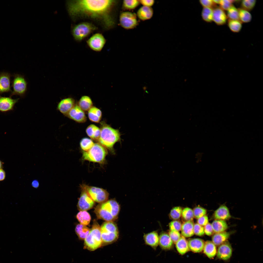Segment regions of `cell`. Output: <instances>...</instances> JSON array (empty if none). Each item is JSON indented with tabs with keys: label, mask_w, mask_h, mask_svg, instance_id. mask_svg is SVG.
<instances>
[{
	"label": "cell",
	"mask_w": 263,
	"mask_h": 263,
	"mask_svg": "<svg viewBox=\"0 0 263 263\" xmlns=\"http://www.w3.org/2000/svg\"><path fill=\"white\" fill-rule=\"evenodd\" d=\"M235 0H220V7L223 10H227L233 5Z\"/></svg>",
	"instance_id": "obj_44"
},
{
	"label": "cell",
	"mask_w": 263,
	"mask_h": 263,
	"mask_svg": "<svg viewBox=\"0 0 263 263\" xmlns=\"http://www.w3.org/2000/svg\"><path fill=\"white\" fill-rule=\"evenodd\" d=\"M143 238L146 245L156 250L159 245V236L157 232L153 231L145 234L143 236Z\"/></svg>",
	"instance_id": "obj_17"
},
{
	"label": "cell",
	"mask_w": 263,
	"mask_h": 263,
	"mask_svg": "<svg viewBox=\"0 0 263 263\" xmlns=\"http://www.w3.org/2000/svg\"><path fill=\"white\" fill-rule=\"evenodd\" d=\"M189 250L195 253H199L203 250L205 242L202 239L195 238L189 239L188 241Z\"/></svg>",
	"instance_id": "obj_18"
},
{
	"label": "cell",
	"mask_w": 263,
	"mask_h": 263,
	"mask_svg": "<svg viewBox=\"0 0 263 263\" xmlns=\"http://www.w3.org/2000/svg\"><path fill=\"white\" fill-rule=\"evenodd\" d=\"M203 251L205 254L210 259L215 256L217 252L216 246L212 241H210L205 242Z\"/></svg>",
	"instance_id": "obj_26"
},
{
	"label": "cell",
	"mask_w": 263,
	"mask_h": 263,
	"mask_svg": "<svg viewBox=\"0 0 263 263\" xmlns=\"http://www.w3.org/2000/svg\"><path fill=\"white\" fill-rule=\"evenodd\" d=\"M106 41L105 39L102 34L97 33L91 37L86 41V43L92 50L100 51L103 48Z\"/></svg>",
	"instance_id": "obj_10"
},
{
	"label": "cell",
	"mask_w": 263,
	"mask_h": 263,
	"mask_svg": "<svg viewBox=\"0 0 263 263\" xmlns=\"http://www.w3.org/2000/svg\"><path fill=\"white\" fill-rule=\"evenodd\" d=\"M181 216L186 221H193L194 218L193 210L188 207L185 208L182 210Z\"/></svg>",
	"instance_id": "obj_40"
},
{
	"label": "cell",
	"mask_w": 263,
	"mask_h": 263,
	"mask_svg": "<svg viewBox=\"0 0 263 263\" xmlns=\"http://www.w3.org/2000/svg\"><path fill=\"white\" fill-rule=\"evenodd\" d=\"M75 105L74 100L68 98L61 100L58 103L57 108L61 113L66 115Z\"/></svg>",
	"instance_id": "obj_16"
},
{
	"label": "cell",
	"mask_w": 263,
	"mask_h": 263,
	"mask_svg": "<svg viewBox=\"0 0 263 263\" xmlns=\"http://www.w3.org/2000/svg\"><path fill=\"white\" fill-rule=\"evenodd\" d=\"M70 118L79 123H83L86 120L84 111L77 105H75L66 115Z\"/></svg>",
	"instance_id": "obj_14"
},
{
	"label": "cell",
	"mask_w": 263,
	"mask_h": 263,
	"mask_svg": "<svg viewBox=\"0 0 263 263\" xmlns=\"http://www.w3.org/2000/svg\"><path fill=\"white\" fill-rule=\"evenodd\" d=\"M81 188L85 190L94 201L100 203L107 201L109 194L105 189L101 188L83 184Z\"/></svg>",
	"instance_id": "obj_8"
},
{
	"label": "cell",
	"mask_w": 263,
	"mask_h": 263,
	"mask_svg": "<svg viewBox=\"0 0 263 263\" xmlns=\"http://www.w3.org/2000/svg\"><path fill=\"white\" fill-rule=\"evenodd\" d=\"M90 229L86 225L80 224L77 225L75 228V231L78 237L81 239H85L88 234Z\"/></svg>",
	"instance_id": "obj_32"
},
{
	"label": "cell",
	"mask_w": 263,
	"mask_h": 263,
	"mask_svg": "<svg viewBox=\"0 0 263 263\" xmlns=\"http://www.w3.org/2000/svg\"><path fill=\"white\" fill-rule=\"evenodd\" d=\"M211 224L215 233L225 231L228 228L227 224L225 220H215Z\"/></svg>",
	"instance_id": "obj_30"
},
{
	"label": "cell",
	"mask_w": 263,
	"mask_h": 263,
	"mask_svg": "<svg viewBox=\"0 0 263 263\" xmlns=\"http://www.w3.org/2000/svg\"><path fill=\"white\" fill-rule=\"evenodd\" d=\"M32 185L33 187L37 188L39 186V183L37 180H35L32 182Z\"/></svg>",
	"instance_id": "obj_53"
},
{
	"label": "cell",
	"mask_w": 263,
	"mask_h": 263,
	"mask_svg": "<svg viewBox=\"0 0 263 263\" xmlns=\"http://www.w3.org/2000/svg\"><path fill=\"white\" fill-rule=\"evenodd\" d=\"M232 252L231 245L227 241L218 246L217 250V256L220 259L227 260L231 257Z\"/></svg>",
	"instance_id": "obj_13"
},
{
	"label": "cell",
	"mask_w": 263,
	"mask_h": 263,
	"mask_svg": "<svg viewBox=\"0 0 263 263\" xmlns=\"http://www.w3.org/2000/svg\"><path fill=\"white\" fill-rule=\"evenodd\" d=\"M97 29L93 24L82 22L74 26L72 28L71 33L74 39L80 42Z\"/></svg>",
	"instance_id": "obj_7"
},
{
	"label": "cell",
	"mask_w": 263,
	"mask_h": 263,
	"mask_svg": "<svg viewBox=\"0 0 263 263\" xmlns=\"http://www.w3.org/2000/svg\"><path fill=\"white\" fill-rule=\"evenodd\" d=\"M81 189L82 192L78 203V208L80 211H86L93 207L94 201L85 190Z\"/></svg>",
	"instance_id": "obj_12"
},
{
	"label": "cell",
	"mask_w": 263,
	"mask_h": 263,
	"mask_svg": "<svg viewBox=\"0 0 263 263\" xmlns=\"http://www.w3.org/2000/svg\"><path fill=\"white\" fill-rule=\"evenodd\" d=\"M140 3L143 6L151 7L154 4L155 1L153 0H139Z\"/></svg>",
	"instance_id": "obj_51"
},
{
	"label": "cell",
	"mask_w": 263,
	"mask_h": 263,
	"mask_svg": "<svg viewBox=\"0 0 263 263\" xmlns=\"http://www.w3.org/2000/svg\"><path fill=\"white\" fill-rule=\"evenodd\" d=\"M168 235L173 243L175 244L180 238L181 236L178 231L170 230Z\"/></svg>",
	"instance_id": "obj_47"
},
{
	"label": "cell",
	"mask_w": 263,
	"mask_h": 263,
	"mask_svg": "<svg viewBox=\"0 0 263 263\" xmlns=\"http://www.w3.org/2000/svg\"><path fill=\"white\" fill-rule=\"evenodd\" d=\"M194 234L199 236H202L205 234L204 227L197 223L194 224L193 227Z\"/></svg>",
	"instance_id": "obj_46"
},
{
	"label": "cell",
	"mask_w": 263,
	"mask_h": 263,
	"mask_svg": "<svg viewBox=\"0 0 263 263\" xmlns=\"http://www.w3.org/2000/svg\"><path fill=\"white\" fill-rule=\"evenodd\" d=\"M215 4H219L220 0H213Z\"/></svg>",
	"instance_id": "obj_54"
},
{
	"label": "cell",
	"mask_w": 263,
	"mask_h": 263,
	"mask_svg": "<svg viewBox=\"0 0 263 263\" xmlns=\"http://www.w3.org/2000/svg\"><path fill=\"white\" fill-rule=\"evenodd\" d=\"M93 102L91 98L87 96H83L78 102V106L84 111H88L93 106Z\"/></svg>",
	"instance_id": "obj_31"
},
{
	"label": "cell",
	"mask_w": 263,
	"mask_h": 263,
	"mask_svg": "<svg viewBox=\"0 0 263 263\" xmlns=\"http://www.w3.org/2000/svg\"><path fill=\"white\" fill-rule=\"evenodd\" d=\"M116 2L111 0H77L67 1L68 13L74 20L83 19H91L99 22L106 30L114 26L111 15Z\"/></svg>",
	"instance_id": "obj_1"
},
{
	"label": "cell",
	"mask_w": 263,
	"mask_h": 263,
	"mask_svg": "<svg viewBox=\"0 0 263 263\" xmlns=\"http://www.w3.org/2000/svg\"><path fill=\"white\" fill-rule=\"evenodd\" d=\"M102 243H110L116 241L119 236V232L116 225L113 221H106L100 227Z\"/></svg>",
	"instance_id": "obj_6"
},
{
	"label": "cell",
	"mask_w": 263,
	"mask_h": 263,
	"mask_svg": "<svg viewBox=\"0 0 263 263\" xmlns=\"http://www.w3.org/2000/svg\"><path fill=\"white\" fill-rule=\"evenodd\" d=\"M227 18L225 12L220 7L216 6L213 9V21L216 24L218 25L225 24Z\"/></svg>",
	"instance_id": "obj_15"
},
{
	"label": "cell",
	"mask_w": 263,
	"mask_h": 263,
	"mask_svg": "<svg viewBox=\"0 0 263 263\" xmlns=\"http://www.w3.org/2000/svg\"><path fill=\"white\" fill-rule=\"evenodd\" d=\"M9 74L3 72L0 74V93L11 91Z\"/></svg>",
	"instance_id": "obj_19"
},
{
	"label": "cell",
	"mask_w": 263,
	"mask_h": 263,
	"mask_svg": "<svg viewBox=\"0 0 263 263\" xmlns=\"http://www.w3.org/2000/svg\"><path fill=\"white\" fill-rule=\"evenodd\" d=\"M136 16L135 13L129 11L122 12L119 17L120 25L127 29L134 28L138 24Z\"/></svg>",
	"instance_id": "obj_9"
},
{
	"label": "cell",
	"mask_w": 263,
	"mask_h": 263,
	"mask_svg": "<svg viewBox=\"0 0 263 263\" xmlns=\"http://www.w3.org/2000/svg\"><path fill=\"white\" fill-rule=\"evenodd\" d=\"M213 8H203L201 11V16L205 21L210 23L213 21Z\"/></svg>",
	"instance_id": "obj_36"
},
{
	"label": "cell",
	"mask_w": 263,
	"mask_h": 263,
	"mask_svg": "<svg viewBox=\"0 0 263 263\" xmlns=\"http://www.w3.org/2000/svg\"><path fill=\"white\" fill-rule=\"evenodd\" d=\"M76 218L80 224L85 225L90 223L91 217L89 214L86 211H80L77 214Z\"/></svg>",
	"instance_id": "obj_33"
},
{
	"label": "cell",
	"mask_w": 263,
	"mask_h": 263,
	"mask_svg": "<svg viewBox=\"0 0 263 263\" xmlns=\"http://www.w3.org/2000/svg\"><path fill=\"white\" fill-rule=\"evenodd\" d=\"M227 24L230 30L235 33L240 32L242 27V23L239 20L229 19Z\"/></svg>",
	"instance_id": "obj_35"
},
{
	"label": "cell",
	"mask_w": 263,
	"mask_h": 263,
	"mask_svg": "<svg viewBox=\"0 0 263 263\" xmlns=\"http://www.w3.org/2000/svg\"><path fill=\"white\" fill-rule=\"evenodd\" d=\"M101 133L98 140L99 143L112 153H114L113 146L121 141V134L117 129H114L105 123L101 124Z\"/></svg>",
	"instance_id": "obj_2"
},
{
	"label": "cell",
	"mask_w": 263,
	"mask_h": 263,
	"mask_svg": "<svg viewBox=\"0 0 263 263\" xmlns=\"http://www.w3.org/2000/svg\"><path fill=\"white\" fill-rule=\"evenodd\" d=\"M204 229L205 233L208 236L211 235L214 233L211 224L209 223L204 226Z\"/></svg>",
	"instance_id": "obj_49"
},
{
	"label": "cell",
	"mask_w": 263,
	"mask_h": 263,
	"mask_svg": "<svg viewBox=\"0 0 263 263\" xmlns=\"http://www.w3.org/2000/svg\"><path fill=\"white\" fill-rule=\"evenodd\" d=\"M182 211V209L180 207L177 206L174 207L170 212V217L174 220L179 219L181 216Z\"/></svg>",
	"instance_id": "obj_41"
},
{
	"label": "cell",
	"mask_w": 263,
	"mask_h": 263,
	"mask_svg": "<svg viewBox=\"0 0 263 263\" xmlns=\"http://www.w3.org/2000/svg\"><path fill=\"white\" fill-rule=\"evenodd\" d=\"M88 115L90 121L98 123L101 119L102 113L100 109L95 107L92 106L88 111Z\"/></svg>",
	"instance_id": "obj_28"
},
{
	"label": "cell",
	"mask_w": 263,
	"mask_h": 263,
	"mask_svg": "<svg viewBox=\"0 0 263 263\" xmlns=\"http://www.w3.org/2000/svg\"><path fill=\"white\" fill-rule=\"evenodd\" d=\"M6 174L4 171L1 168L0 169V181L3 180L5 178Z\"/></svg>",
	"instance_id": "obj_52"
},
{
	"label": "cell",
	"mask_w": 263,
	"mask_h": 263,
	"mask_svg": "<svg viewBox=\"0 0 263 263\" xmlns=\"http://www.w3.org/2000/svg\"><path fill=\"white\" fill-rule=\"evenodd\" d=\"M173 244L168 234L165 232L160 234L159 236V245L162 249L170 250L172 247Z\"/></svg>",
	"instance_id": "obj_22"
},
{
	"label": "cell",
	"mask_w": 263,
	"mask_h": 263,
	"mask_svg": "<svg viewBox=\"0 0 263 263\" xmlns=\"http://www.w3.org/2000/svg\"><path fill=\"white\" fill-rule=\"evenodd\" d=\"M18 100L19 99H13L0 96V111L6 112L12 110Z\"/></svg>",
	"instance_id": "obj_20"
},
{
	"label": "cell",
	"mask_w": 263,
	"mask_h": 263,
	"mask_svg": "<svg viewBox=\"0 0 263 263\" xmlns=\"http://www.w3.org/2000/svg\"><path fill=\"white\" fill-rule=\"evenodd\" d=\"M230 234L229 232L224 231L215 233L212 236V241L216 246H219L227 241Z\"/></svg>",
	"instance_id": "obj_24"
},
{
	"label": "cell",
	"mask_w": 263,
	"mask_h": 263,
	"mask_svg": "<svg viewBox=\"0 0 263 263\" xmlns=\"http://www.w3.org/2000/svg\"><path fill=\"white\" fill-rule=\"evenodd\" d=\"M107 154L106 148L99 143H96L88 151H83L82 158L84 160L103 164Z\"/></svg>",
	"instance_id": "obj_4"
},
{
	"label": "cell",
	"mask_w": 263,
	"mask_h": 263,
	"mask_svg": "<svg viewBox=\"0 0 263 263\" xmlns=\"http://www.w3.org/2000/svg\"><path fill=\"white\" fill-rule=\"evenodd\" d=\"M256 3L255 0H243L241 3V8L248 11L252 10Z\"/></svg>",
	"instance_id": "obj_42"
},
{
	"label": "cell",
	"mask_w": 263,
	"mask_h": 263,
	"mask_svg": "<svg viewBox=\"0 0 263 263\" xmlns=\"http://www.w3.org/2000/svg\"><path fill=\"white\" fill-rule=\"evenodd\" d=\"M182 225L180 221L176 220H173L169 223V228L170 230L179 232L181 230Z\"/></svg>",
	"instance_id": "obj_45"
},
{
	"label": "cell",
	"mask_w": 263,
	"mask_h": 263,
	"mask_svg": "<svg viewBox=\"0 0 263 263\" xmlns=\"http://www.w3.org/2000/svg\"><path fill=\"white\" fill-rule=\"evenodd\" d=\"M94 143L91 139L85 138L82 139L80 141V147L83 151L89 150L94 145Z\"/></svg>",
	"instance_id": "obj_37"
},
{
	"label": "cell",
	"mask_w": 263,
	"mask_h": 263,
	"mask_svg": "<svg viewBox=\"0 0 263 263\" xmlns=\"http://www.w3.org/2000/svg\"><path fill=\"white\" fill-rule=\"evenodd\" d=\"M175 244L178 252L181 255H184L189 250L188 241L182 235Z\"/></svg>",
	"instance_id": "obj_27"
},
{
	"label": "cell",
	"mask_w": 263,
	"mask_h": 263,
	"mask_svg": "<svg viewBox=\"0 0 263 263\" xmlns=\"http://www.w3.org/2000/svg\"><path fill=\"white\" fill-rule=\"evenodd\" d=\"M153 14V9L151 7L143 6L138 9L136 15L140 19L145 21L150 19Z\"/></svg>",
	"instance_id": "obj_23"
},
{
	"label": "cell",
	"mask_w": 263,
	"mask_h": 263,
	"mask_svg": "<svg viewBox=\"0 0 263 263\" xmlns=\"http://www.w3.org/2000/svg\"><path fill=\"white\" fill-rule=\"evenodd\" d=\"M120 206L114 199H110L100 203L95 208L94 212L97 218L106 221H113L117 217Z\"/></svg>",
	"instance_id": "obj_3"
},
{
	"label": "cell",
	"mask_w": 263,
	"mask_h": 263,
	"mask_svg": "<svg viewBox=\"0 0 263 263\" xmlns=\"http://www.w3.org/2000/svg\"><path fill=\"white\" fill-rule=\"evenodd\" d=\"M84 240L86 247L91 250H94L101 245L100 226L96 221H94L91 229Z\"/></svg>",
	"instance_id": "obj_5"
},
{
	"label": "cell",
	"mask_w": 263,
	"mask_h": 263,
	"mask_svg": "<svg viewBox=\"0 0 263 263\" xmlns=\"http://www.w3.org/2000/svg\"><path fill=\"white\" fill-rule=\"evenodd\" d=\"M239 20L242 23L250 22L252 19V16L249 11L242 8L238 9Z\"/></svg>",
	"instance_id": "obj_34"
},
{
	"label": "cell",
	"mask_w": 263,
	"mask_h": 263,
	"mask_svg": "<svg viewBox=\"0 0 263 263\" xmlns=\"http://www.w3.org/2000/svg\"><path fill=\"white\" fill-rule=\"evenodd\" d=\"M197 223L202 226H205L208 223V219L206 215H205L198 218Z\"/></svg>",
	"instance_id": "obj_50"
},
{
	"label": "cell",
	"mask_w": 263,
	"mask_h": 263,
	"mask_svg": "<svg viewBox=\"0 0 263 263\" xmlns=\"http://www.w3.org/2000/svg\"><path fill=\"white\" fill-rule=\"evenodd\" d=\"M86 131L87 135L92 139L98 140L100 136V129L94 124H91L87 128Z\"/></svg>",
	"instance_id": "obj_29"
},
{
	"label": "cell",
	"mask_w": 263,
	"mask_h": 263,
	"mask_svg": "<svg viewBox=\"0 0 263 263\" xmlns=\"http://www.w3.org/2000/svg\"><path fill=\"white\" fill-rule=\"evenodd\" d=\"M194 224L193 221H186L182 225L181 234L185 237H189L194 234L193 227Z\"/></svg>",
	"instance_id": "obj_25"
},
{
	"label": "cell",
	"mask_w": 263,
	"mask_h": 263,
	"mask_svg": "<svg viewBox=\"0 0 263 263\" xmlns=\"http://www.w3.org/2000/svg\"><path fill=\"white\" fill-rule=\"evenodd\" d=\"M193 211L194 218L197 219L206 215L207 213L205 209L200 206L195 207Z\"/></svg>",
	"instance_id": "obj_43"
},
{
	"label": "cell",
	"mask_w": 263,
	"mask_h": 263,
	"mask_svg": "<svg viewBox=\"0 0 263 263\" xmlns=\"http://www.w3.org/2000/svg\"><path fill=\"white\" fill-rule=\"evenodd\" d=\"M199 2L203 8H212L216 7V4L214 2L213 0H200L199 1Z\"/></svg>",
	"instance_id": "obj_48"
},
{
	"label": "cell",
	"mask_w": 263,
	"mask_h": 263,
	"mask_svg": "<svg viewBox=\"0 0 263 263\" xmlns=\"http://www.w3.org/2000/svg\"><path fill=\"white\" fill-rule=\"evenodd\" d=\"M2 166V163L1 161L0 160V169L1 168Z\"/></svg>",
	"instance_id": "obj_55"
},
{
	"label": "cell",
	"mask_w": 263,
	"mask_h": 263,
	"mask_svg": "<svg viewBox=\"0 0 263 263\" xmlns=\"http://www.w3.org/2000/svg\"><path fill=\"white\" fill-rule=\"evenodd\" d=\"M12 87L13 91L11 95L16 94L22 95L25 93L27 90V82L23 76L17 74L14 76Z\"/></svg>",
	"instance_id": "obj_11"
},
{
	"label": "cell",
	"mask_w": 263,
	"mask_h": 263,
	"mask_svg": "<svg viewBox=\"0 0 263 263\" xmlns=\"http://www.w3.org/2000/svg\"><path fill=\"white\" fill-rule=\"evenodd\" d=\"M213 217L215 220H225L229 219L231 217L229 210L225 205L220 206L215 211Z\"/></svg>",
	"instance_id": "obj_21"
},
{
	"label": "cell",
	"mask_w": 263,
	"mask_h": 263,
	"mask_svg": "<svg viewBox=\"0 0 263 263\" xmlns=\"http://www.w3.org/2000/svg\"><path fill=\"white\" fill-rule=\"evenodd\" d=\"M227 16L229 19L239 20L238 9L233 5L227 10Z\"/></svg>",
	"instance_id": "obj_39"
},
{
	"label": "cell",
	"mask_w": 263,
	"mask_h": 263,
	"mask_svg": "<svg viewBox=\"0 0 263 263\" xmlns=\"http://www.w3.org/2000/svg\"><path fill=\"white\" fill-rule=\"evenodd\" d=\"M140 3L139 0H124L123 2V8L126 10H132L136 8Z\"/></svg>",
	"instance_id": "obj_38"
}]
</instances>
